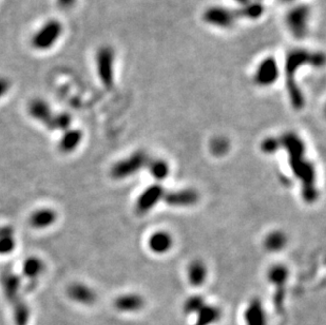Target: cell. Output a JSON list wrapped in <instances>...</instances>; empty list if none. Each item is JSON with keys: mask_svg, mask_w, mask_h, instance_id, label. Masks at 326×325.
<instances>
[{"mask_svg": "<svg viewBox=\"0 0 326 325\" xmlns=\"http://www.w3.org/2000/svg\"><path fill=\"white\" fill-rule=\"evenodd\" d=\"M256 1H260V2H261V1H262V0H256Z\"/></svg>", "mask_w": 326, "mask_h": 325, "instance_id": "obj_36", "label": "cell"}, {"mask_svg": "<svg viewBox=\"0 0 326 325\" xmlns=\"http://www.w3.org/2000/svg\"><path fill=\"white\" fill-rule=\"evenodd\" d=\"M173 243L171 233L166 230H157L153 232L148 240L149 249L155 255H165L169 253Z\"/></svg>", "mask_w": 326, "mask_h": 325, "instance_id": "obj_11", "label": "cell"}, {"mask_svg": "<svg viewBox=\"0 0 326 325\" xmlns=\"http://www.w3.org/2000/svg\"><path fill=\"white\" fill-rule=\"evenodd\" d=\"M149 156L144 151H136L126 158L119 161L111 168V176L115 180H123L135 176L141 169L147 167Z\"/></svg>", "mask_w": 326, "mask_h": 325, "instance_id": "obj_3", "label": "cell"}, {"mask_svg": "<svg viewBox=\"0 0 326 325\" xmlns=\"http://www.w3.org/2000/svg\"><path fill=\"white\" fill-rule=\"evenodd\" d=\"M281 148H282L281 140L278 137H267L261 144L262 152L267 155H272L274 153H277Z\"/></svg>", "mask_w": 326, "mask_h": 325, "instance_id": "obj_29", "label": "cell"}, {"mask_svg": "<svg viewBox=\"0 0 326 325\" xmlns=\"http://www.w3.org/2000/svg\"><path fill=\"white\" fill-rule=\"evenodd\" d=\"M68 296L73 301L80 304L90 305L96 301V294L94 293V290L85 284H79V283L69 287Z\"/></svg>", "mask_w": 326, "mask_h": 325, "instance_id": "obj_15", "label": "cell"}, {"mask_svg": "<svg viewBox=\"0 0 326 325\" xmlns=\"http://www.w3.org/2000/svg\"><path fill=\"white\" fill-rule=\"evenodd\" d=\"M288 238L282 230H273L264 239V247L269 253H279L286 247Z\"/></svg>", "mask_w": 326, "mask_h": 325, "instance_id": "obj_18", "label": "cell"}, {"mask_svg": "<svg viewBox=\"0 0 326 325\" xmlns=\"http://www.w3.org/2000/svg\"><path fill=\"white\" fill-rule=\"evenodd\" d=\"M114 52L111 47L99 48L96 54V68L100 81L106 88L110 89L114 82Z\"/></svg>", "mask_w": 326, "mask_h": 325, "instance_id": "obj_7", "label": "cell"}, {"mask_svg": "<svg viewBox=\"0 0 326 325\" xmlns=\"http://www.w3.org/2000/svg\"><path fill=\"white\" fill-rule=\"evenodd\" d=\"M145 305L144 298L137 294H125L115 299L114 307L120 312L135 313Z\"/></svg>", "mask_w": 326, "mask_h": 325, "instance_id": "obj_13", "label": "cell"}, {"mask_svg": "<svg viewBox=\"0 0 326 325\" xmlns=\"http://www.w3.org/2000/svg\"><path fill=\"white\" fill-rule=\"evenodd\" d=\"M203 19L212 27L230 29L235 26L238 16L236 10H230L224 6H211L205 11Z\"/></svg>", "mask_w": 326, "mask_h": 325, "instance_id": "obj_8", "label": "cell"}, {"mask_svg": "<svg viewBox=\"0 0 326 325\" xmlns=\"http://www.w3.org/2000/svg\"><path fill=\"white\" fill-rule=\"evenodd\" d=\"M56 218L57 214L52 209H40L33 212L30 218V225L36 229L46 228L51 226Z\"/></svg>", "mask_w": 326, "mask_h": 325, "instance_id": "obj_21", "label": "cell"}, {"mask_svg": "<svg viewBox=\"0 0 326 325\" xmlns=\"http://www.w3.org/2000/svg\"><path fill=\"white\" fill-rule=\"evenodd\" d=\"M147 168L150 174L158 182L164 181L168 178L170 173V166L163 158H154V160H149L147 164Z\"/></svg>", "mask_w": 326, "mask_h": 325, "instance_id": "obj_24", "label": "cell"}, {"mask_svg": "<svg viewBox=\"0 0 326 325\" xmlns=\"http://www.w3.org/2000/svg\"><path fill=\"white\" fill-rule=\"evenodd\" d=\"M325 57L322 52H312L306 49H294L288 52L285 62L286 88L291 106L296 110L303 109L305 98L302 90L296 81L298 71L304 65L320 68L324 65Z\"/></svg>", "mask_w": 326, "mask_h": 325, "instance_id": "obj_2", "label": "cell"}, {"mask_svg": "<svg viewBox=\"0 0 326 325\" xmlns=\"http://www.w3.org/2000/svg\"><path fill=\"white\" fill-rule=\"evenodd\" d=\"M166 189L160 183L150 185L141 193L136 201V211L138 214H146L151 211L153 208L163 201Z\"/></svg>", "mask_w": 326, "mask_h": 325, "instance_id": "obj_9", "label": "cell"}, {"mask_svg": "<svg viewBox=\"0 0 326 325\" xmlns=\"http://www.w3.org/2000/svg\"><path fill=\"white\" fill-rule=\"evenodd\" d=\"M235 1L238 2L239 4H241L242 6H243V5L247 4V3H249L250 1H252V0H235Z\"/></svg>", "mask_w": 326, "mask_h": 325, "instance_id": "obj_34", "label": "cell"}, {"mask_svg": "<svg viewBox=\"0 0 326 325\" xmlns=\"http://www.w3.org/2000/svg\"><path fill=\"white\" fill-rule=\"evenodd\" d=\"M81 139H82V132L80 130L77 129L69 130L65 133V135L61 139L58 148H60L61 151L64 153L72 152L81 143Z\"/></svg>", "mask_w": 326, "mask_h": 325, "instance_id": "obj_22", "label": "cell"}, {"mask_svg": "<svg viewBox=\"0 0 326 325\" xmlns=\"http://www.w3.org/2000/svg\"><path fill=\"white\" fill-rule=\"evenodd\" d=\"M10 88V82L7 81L5 78L0 77V97L3 96Z\"/></svg>", "mask_w": 326, "mask_h": 325, "instance_id": "obj_31", "label": "cell"}, {"mask_svg": "<svg viewBox=\"0 0 326 325\" xmlns=\"http://www.w3.org/2000/svg\"><path fill=\"white\" fill-rule=\"evenodd\" d=\"M45 269V265L40 259L36 257H30L24 261L23 264V274L31 280H35Z\"/></svg>", "mask_w": 326, "mask_h": 325, "instance_id": "obj_25", "label": "cell"}, {"mask_svg": "<svg viewBox=\"0 0 326 325\" xmlns=\"http://www.w3.org/2000/svg\"><path fill=\"white\" fill-rule=\"evenodd\" d=\"M29 113L32 118L45 124L47 127L53 119L51 109L43 99H33L29 105Z\"/></svg>", "mask_w": 326, "mask_h": 325, "instance_id": "obj_17", "label": "cell"}, {"mask_svg": "<svg viewBox=\"0 0 326 325\" xmlns=\"http://www.w3.org/2000/svg\"><path fill=\"white\" fill-rule=\"evenodd\" d=\"M244 320L246 325H267V315L260 299L255 298L248 303Z\"/></svg>", "mask_w": 326, "mask_h": 325, "instance_id": "obj_12", "label": "cell"}, {"mask_svg": "<svg viewBox=\"0 0 326 325\" xmlns=\"http://www.w3.org/2000/svg\"><path fill=\"white\" fill-rule=\"evenodd\" d=\"M71 115L68 113H60L56 116H53V119L51 123L49 124L48 128L50 130H55V129H60V130H66L69 128L71 125Z\"/></svg>", "mask_w": 326, "mask_h": 325, "instance_id": "obj_28", "label": "cell"}, {"mask_svg": "<svg viewBox=\"0 0 326 325\" xmlns=\"http://www.w3.org/2000/svg\"><path fill=\"white\" fill-rule=\"evenodd\" d=\"M20 278L15 274L10 269H6L1 274V285L5 298L7 301L15 299L19 296V288H20Z\"/></svg>", "mask_w": 326, "mask_h": 325, "instance_id": "obj_16", "label": "cell"}, {"mask_svg": "<svg viewBox=\"0 0 326 325\" xmlns=\"http://www.w3.org/2000/svg\"><path fill=\"white\" fill-rule=\"evenodd\" d=\"M282 148L287 151L288 161L295 177L302 184V196L307 203L317 199L316 170L314 165L305 156V145L296 133L287 132L280 137Z\"/></svg>", "mask_w": 326, "mask_h": 325, "instance_id": "obj_1", "label": "cell"}, {"mask_svg": "<svg viewBox=\"0 0 326 325\" xmlns=\"http://www.w3.org/2000/svg\"><path fill=\"white\" fill-rule=\"evenodd\" d=\"M208 276V269L206 264L200 260H194L187 267V279L189 284L199 287L202 286Z\"/></svg>", "mask_w": 326, "mask_h": 325, "instance_id": "obj_14", "label": "cell"}, {"mask_svg": "<svg viewBox=\"0 0 326 325\" xmlns=\"http://www.w3.org/2000/svg\"><path fill=\"white\" fill-rule=\"evenodd\" d=\"M280 1H281L282 3H292V2L297 1V0H280Z\"/></svg>", "mask_w": 326, "mask_h": 325, "instance_id": "obj_35", "label": "cell"}, {"mask_svg": "<svg viewBox=\"0 0 326 325\" xmlns=\"http://www.w3.org/2000/svg\"><path fill=\"white\" fill-rule=\"evenodd\" d=\"M229 141L227 138L219 136L211 140L210 143V151L215 156H223L226 154L229 150Z\"/></svg>", "mask_w": 326, "mask_h": 325, "instance_id": "obj_27", "label": "cell"}, {"mask_svg": "<svg viewBox=\"0 0 326 325\" xmlns=\"http://www.w3.org/2000/svg\"><path fill=\"white\" fill-rule=\"evenodd\" d=\"M196 315L197 318L195 325H211L220 321L222 311L220 307L206 303Z\"/></svg>", "mask_w": 326, "mask_h": 325, "instance_id": "obj_20", "label": "cell"}, {"mask_svg": "<svg viewBox=\"0 0 326 325\" xmlns=\"http://www.w3.org/2000/svg\"><path fill=\"white\" fill-rule=\"evenodd\" d=\"M14 233V229L11 226H1L0 227V239L12 237Z\"/></svg>", "mask_w": 326, "mask_h": 325, "instance_id": "obj_32", "label": "cell"}, {"mask_svg": "<svg viewBox=\"0 0 326 325\" xmlns=\"http://www.w3.org/2000/svg\"><path fill=\"white\" fill-rule=\"evenodd\" d=\"M265 12V7L260 1H255L241 6L240 9L236 10L238 18H246L250 20H257L261 18Z\"/></svg>", "mask_w": 326, "mask_h": 325, "instance_id": "obj_23", "label": "cell"}, {"mask_svg": "<svg viewBox=\"0 0 326 325\" xmlns=\"http://www.w3.org/2000/svg\"><path fill=\"white\" fill-rule=\"evenodd\" d=\"M206 304V301L203 296L195 295L189 297L183 305V311L186 315L190 314H197L202 307Z\"/></svg>", "mask_w": 326, "mask_h": 325, "instance_id": "obj_26", "label": "cell"}, {"mask_svg": "<svg viewBox=\"0 0 326 325\" xmlns=\"http://www.w3.org/2000/svg\"><path fill=\"white\" fill-rule=\"evenodd\" d=\"M267 277H268V280L271 284L275 287V290L286 289L285 286L289 277V271L285 265H273L272 267L269 268Z\"/></svg>", "mask_w": 326, "mask_h": 325, "instance_id": "obj_19", "label": "cell"}, {"mask_svg": "<svg viewBox=\"0 0 326 325\" xmlns=\"http://www.w3.org/2000/svg\"><path fill=\"white\" fill-rule=\"evenodd\" d=\"M311 9L305 4H298L292 7L286 16V24L291 36L297 40H303L309 29Z\"/></svg>", "mask_w": 326, "mask_h": 325, "instance_id": "obj_4", "label": "cell"}, {"mask_svg": "<svg viewBox=\"0 0 326 325\" xmlns=\"http://www.w3.org/2000/svg\"><path fill=\"white\" fill-rule=\"evenodd\" d=\"M75 1H76V0H57V3L61 7H63V9H69V7H71L75 3Z\"/></svg>", "mask_w": 326, "mask_h": 325, "instance_id": "obj_33", "label": "cell"}, {"mask_svg": "<svg viewBox=\"0 0 326 325\" xmlns=\"http://www.w3.org/2000/svg\"><path fill=\"white\" fill-rule=\"evenodd\" d=\"M15 240L13 237H7V238H2L0 239V255H4V254H9L14 251L15 248Z\"/></svg>", "mask_w": 326, "mask_h": 325, "instance_id": "obj_30", "label": "cell"}, {"mask_svg": "<svg viewBox=\"0 0 326 325\" xmlns=\"http://www.w3.org/2000/svg\"><path fill=\"white\" fill-rule=\"evenodd\" d=\"M63 27L60 21L49 20L41 27L32 38V45L35 49L44 51L51 48L60 38Z\"/></svg>", "mask_w": 326, "mask_h": 325, "instance_id": "obj_5", "label": "cell"}, {"mask_svg": "<svg viewBox=\"0 0 326 325\" xmlns=\"http://www.w3.org/2000/svg\"><path fill=\"white\" fill-rule=\"evenodd\" d=\"M199 199L196 190L192 188H184L179 190L166 191L163 201L170 207L186 208L196 205Z\"/></svg>", "mask_w": 326, "mask_h": 325, "instance_id": "obj_10", "label": "cell"}, {"mask_svg": "<svg viewBox=\"0 0 326 325\" xmlns=\"http://www.w3.org/2000/svg\"><path fill=\"white\" fill-rule=\"evenodd\" d=\"M280 77L279 64L272 56H268L258 65L254 80L256 85L262 88L270 87L278 81Z\"/></svg>", "mask_w": 326, "mask_h": 325, "instance_id": "obj_6", "label": "cell"}]
</instances>
